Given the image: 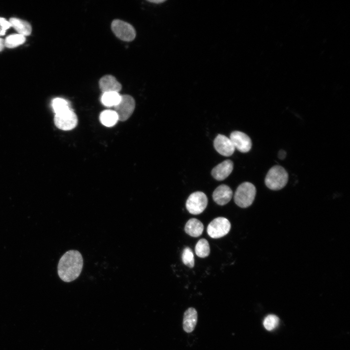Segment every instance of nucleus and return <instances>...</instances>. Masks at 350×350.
<instances>
[{
	"mask_svg": "<svg viewBox=\"0 0 350 350\" xmlns=\"http://www.w3.org/2000/svg\"><path fill=\"white\" fill-rule=\"evenodd\" d=\"M25 41L24 36L19 34H15L8 36L4 40L5 46L9 48H13L22 44Z\"/></svg>",
	"mask_w": 350,
	"mask_h": 350,
	"instance_id": "21",
	"label": "nucleus"
},
{
	"mask_svg": "<svg viewBox=\"0 0 350 350\" xmlns=\"http://www.w3.org/2000/svg\"><path fill=\"white\" fill-rule=\"evenodd\" d=\"M149 1L151 2H154V3H160V2H163L164 1H163V0H149Z\"/></svg>",
	"mask_w": 350,
	"mask_h": 350,
	"instance_id": "27",
	"label": "nucleus"
},
{
	"mask_svg": "<svg viewBox=\"0 0 350 350\" xmlns=\"http://www.w3.org/2000/svg\"><path fill=\"white\" fill-rule=\"evenodd\" d=\"M184 230L185 232L190 236L197 237L202 234L204 226L202 223L197 219L191 218L187 222Z\"/></svg>",
	"mask_w": 350,
	"mask_h": 350,
	"instance_id": "15",
	"label": "nucleus"
},
{
	"mask_svg": "<svg viewBox=\"0 0 350 350\" xmlns=\"http://www.w3.org/2000/svg\"><path fill=\"white\" fill-rule=\"evenodd\" d=\"M111 27L115 35L123 41H131L136 37L134 28L130 24L122 20H114Z\"/></svg>",
	"mask_w": 350,
	"mask_h": 350,
	"instance_id": "6",
	"label": "nucleus"
},
{
	"mask_svg": "<svg viewBox=\"0 0 350 350\" xmlns=\"http://www.w3.org/2000/svg\"><path fill=\"white\" fill-rule=\"evenodd\" d=\"M235 149L242 153L250 151L252 147V141L249 137L244 132L235 131L229 136Z\"/></svg>",
	"mask_w": 350,
	"mask_h": 350,
	"instance_id": "9",
	"label": "nucleus"
},
{
	"mask_svg": "<svg viewBox=\"0 0 350 350\" xmlns=\"http://www.w3.org/2000/svg\"><path fill=\"white\" fill-rule=\"evenodd\" d=\"M99 85L103 93L109 92L119 93L122 89V85L114 76L111 75L103 76L99 80Z\"/></svg>",
	"mask_w": 350,
	"mask_h": 350,
	"instance_id": "12",
	"label": "nucleus"
},
{
	"mask_svg": "<svg viewBox=\"0 0 350 350\" xmlns=\"http://www.w3.org/2000/svg\"><path fill=\"white\" fill-rule=\"evenodd\" d=\"M208 201V198L204 192H195L188 197L186 202V208L191 214H199L206 208Z\"/></svg>",
	"mask_w": 350,
	"mask_h": 350,
	"instance_id": "4",
	"label": "nucleus"
},
{
	"mask_svg": "<svg viewBox=\"0 0 350 350\" xmlns=\"http://www.w3.org/2000/svg\"><path fill=\"white\" fill-rule=\"evenodd\" d=\"M54 122L55 126L59 129L68 131L74 128L77 125L78 119L77 115L72 109L55 114L54 117Z\"/></svg>",
	"mask_w": 350,
	"mask_h": 350,
	"instance_id": "8",
	"label": "nucleus"
},
{
	"mask_svg": "<svg viewBox=\"0 0 350 350\" xmlns=\"http://www.w3.org/2000/svg\"><path fill=\"white\" fill-rule=\"evenodd\" d=\"M231 228L229 220L225 217H219L214 219L208 225L207 233L210 237L217 239L227 235Z\"/></svg>",
	"mask_w": 350,
	"mask_h": 350,
	"instance_id": "5",
	"label": "nucleus"
},
{
	"mask_svg": "<svg viewBox=\"0 0 350 350\" xmlns=\"http://www.w3.org/2000/svg\"><path fill=\"white\" fill-rule=\"evenodd\" d=\"M233 192L230 188L225 184L217 187L213 191L212 198L214 201L219 205L227 204L231 199Z\"/></svg>",
	"mask_w": 350,
	"mask_h": 350,
	"instance_id": "11",
	"label": "nucleus"
},
{
	"mask_svg": "<svg viewBox=\"0 0 350 350\" xmlns=\"http://www.w3.org/2000/svg\"><path fill=\"white\" fill-rule=\"evenodd\" d=\"M83 259L76 250H70L64 253L58 262L57 272L59 278L69 282L76 279L81 274Z\"/></svg>",
	"mask_w": 350,
	"mask_h": 350,
	"instance_id": "1",
	"label": "nucleus"
},
{
	"mask_svg": "<svg viewBox=\"0 0 350 350\" xmlns=\"http://www.w3.org/2000/svg\"><path fill=\"white\" fill-rule=\"evenodd\" d=\"M114 107V110L117 113L119 120L125 121L130 118L134 111L135 101L133 97L129 95H121L119 103Z\"/></svg>",
	"mask_w": 350,
	"mask_h": 350,
	"instance_id": "7",
	"label": "nucleus"
},
{
	"mask_svg": "<svg viewBox=\"0 0 350 350\" xmlns=\"http://www.w3.org/2000/svg\"><path fill=\"white\" fill-rule=\"evenodd\" d=\"M233 169V162L229 159L226 160L212 169L211 175L215 179L223 180L230 174Z\"/></svg>",
	"mask_w": 350,
	"mask_h": 350,
	"instance_id": "13",
	"label": "nucleus"
},
{
	"mask_svg": "<svg viewBox=\"0 0 350 350\" xmlns=\"http://www.w3.org/2000/svg\"><path fill=\"white\" fill-rule=\"evenodd\" d=\"M286 156V152L283 150H280L278 154V157L280 159H283Z\"/></svg>",
	"mask_w": 350,
	"mask_h": 350,
	"instance_id": "25",
	"label": "nucleus"
},
{
	"mask_svg": "<svg viewBox=\"0 0 350 350\" xmlns=\"http://www.w3.org/2000/svg\"><path fill=\"white\" fill-rule=\"evenodd\" d=\"M11 26V25L9 21L4 18H0V35H4L6 31Z\"/></svg>",
	"mask_w": 350,
	"mask_h": 350,
	"instance_id": "24",
	"label": "nucleus"
},
{
	"mask_svg": "<svg viewBox=\"0 0 350 350\" xmlns=\"http://www.w3.org/2000/svg\"><path fill=\"white\" fill-rule=\"evenodd\" d=\"M288 180V174L281 166L271 167L265 178L266 186L272 190H279L285 186Z\"/></svg>",
	"mask_w": 350,
	"mask_h": 350,
	"instance_id": "2",
	"label": "nucleus"
},
{
	"mask_svg": "<svg viewBox=\"0 0 350 350\" xmlns=\"http://www.w3.org/2000/svg\"><path fill=\"white\" fill-rule=\"evenodd\" d=\"M121 95L116 92L103 93L101 97V102L105 106H115L120 102Z\"/></svg>",
	"mask_w": 350,
	"mask_h": 350,
	"instance_id": "18",
	"label": "nucleus"
},
{
	"mask_svg": "<svg viewBox=\"0 0 350 350\" xmlns=\"http://www.w3.org/2000/svg\"><path fill=\"white\" fill-rule=\"evenodd\" d=\"M52 106L55 114L60 113L71 109L69 102L61 98L54 99L52 101Z\"/></svg>",
	"mask_w": 350,
	"mask_h": 350,
	"instance_id": "20",
	"label": "nucleus"
},
{
	"mask_svg": "<svg viewBox=\"0 0 350 350\" xmlns=\"http://www.w3.org/2000/svg\"><path fill=\"white\" fill-rule=\"evenodd\" d=\"M197 312L193 307L189 308L184 314L183 328L187 333L192 332L197 324Z\"/></svg>",
	"mask_w": 350,
	"mask_h": 350,
	"instance_id": "14",
	"label": "nucleus"
},
{
	"mask_svg": "<svg viewBox=\"0 0 350 350\" xmlns=\"http://www.w3.org/2000/svg\"><path fill=\"white\" fill-rule=\"evenodd\" d=\"M280 319L275 315H269L264 319L263 324L268 331H272L276 328L279 324Z\"/></svg>",
	"mask_w": 350,
	"mask_h": 350,
	"instance_id": "23",
	"label": "nucleus"
},
{
	"mask_svg": "<svg viewBox=\"0 0 350 350\" xmlns=\"http://www.w3.org/2000/svg\"><path fill=\"white\" fill-rule=\"evenodd\" d=\"M213 145L218 153L226 157L232 155L235 149L230 139L222 134L215 137Z\"/></svg>",
	"mask_w": 350,
	"mask_h": 350,
	"instance_id": "10",
	"label": "nucleus"
},
{
	"mask_svg": "<svg viewBox=\"0 0 350 350\" xmlns=\"http://www.w3.org/2000/svg\"><path fill=\"white\" fill-rule=\"evenodd\" d=\"M256 194V189L253 184L248 182H243L235 191L234 201L241 208H247L253 203Z\"/></svg>",
	"mask_w": 350,
	"mask_h": 350,
	"instance_id": "3",
	"label": "nucleus"
},
{
	"mask_svg": "<svg viewBox=\"0 0 350 350\" xmlns=\"http://www.w3.org/2000/svg\"><path fill=\"white\" fill-rule=\"evenodd\" d=\"M101 122L106 127L115 125L119 121L118 117L114 110H105L102 111L99 117Z\"/></svg>",
	"mask_w": 350,
	"mask_h": 350,
	"instance_id": "17",
	"label": "nucleus"
},
{
	"mask_svg": "<svg viewBox=\"0 0 350 350\" xmlns=\"http://www.w3.org/2000/svg\"><path fill=\"white\" fill-rule=\"evenodd\" d=\"M196 255L200 258L208 257L210 253V247L209 242L205 239H200L195 246Z\"/></svg>",
	"mask_w": 350,
	"mask_h": 350,
	"instance_id": "19",
	"label": "nucleus"
},
{
	"mask_svg": "<svg viewBox=\"0 0 350 350\" xmlns=\"http://www.w3.org/2000/svg\"><path fill=\"white\" fill-rule=\"evenodd\" d=\"M182 261L183 263L190 268L194 265V255L192 250L189 247H186L182 253Z\"/></svg>",
	"mask_w": 350,
	"mask_h": 350,
	"instance_id": "22",
	"label": "nucleus"
},
{
	"mask_svg": "<svg viewBox=\"0 0 350 350\" xmlns=\"http://www.w3.org/2000/svg\"><path fill=\"white\" fill-rule=\"evenodd\" d=\"M9 21L19 34L25 36L31 34L32 28L28 22L16 18H11Z\"/></svg>",
	"mask_w": 350,
	"mask_h": 350,
	"instance_id": "16",
	"label": "nucleus"
},
{
	"mask_svg": "<svg viewBox=\"0 0 350 350\" xmlns=\"http://www.w3.org/2000/svg\"><path fill=\"white\" fill-rule=\"evenodd\" d=\"M4 46V40L0 38V52L3 50Z\"/></svg>",
	"mask_w": 350,
	"mask_h": 350,
	"instance_id": "26",
	"label": "nucleus"
}]
</instances>
